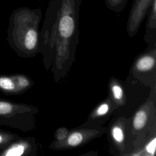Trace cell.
Instances as JSON below:
<instances>
[{"instance_id":"1","label":"cell","mask_w":156,"mask_h":156,"mask_svg":"<svg viewBox=\"0 0 156 156\" xmlns=\"http://www.w3.org/2000/svg\"><path fill=\"white\" fill-rule=\"evenodd\" d=\"M41 15L40 7H21L11 13L7 40L18 55L28 57L34 53L38 44V27Z\"/></svg>"},{"instance_id":"2","label":"cell","mask_w":156,"mask_h":156,"mask_svg":"<svg viewBox=\"0 0 156 156\" xmlns=\"http://www.w3.org/2000/svg\"><path fill=\"white\" fill-rule=\"evenodd\" d=\"M35 113L32 106L0 99V125L26 132L34 127Z\"/></svg>"},{"instance_id":"3","label":"cell","mask_w":156,"mask_h":156,"mask_svg":"<svg viewBox=\"0 0 156 156\" xmlns=\"http://www.w3.org/2000/svg\"><path fill=\"white\" fill-rule=\"evenodd\" d=\"M154 0H133L127 23L128 34H135L147 15Z\"/></svg>"},{"instance_id":"4","label":"cell","mask_w":156,"mask_h":156,"mask_svg":"<svg viewBox=\"0 0 156 156\" xmlns=\"http://www.w3.org/2000/svg\"><path fill=\"white\" fill-rule=\"evenodd\" d=\"M98 131L92 129H80L68 132L66 137L62 141H57L55 146L59 149L79 147L96 136Z\"/></svg>"},{"instance_id":"5","label":"cell","mask_w":156,"mask_h":156,"mask_svg":"<svg viewBox=\"0 0 156 156\" xmlns=\"http://www.w3.org/2000/svg\"><path fill=\"white\" fill-rule=\"evenodd\" d=\"M32 138L18 137L0 152V156H27L34 152Z\"/></svg>"},{"instance_id":"6","label":"cell","mask_w":156,"mask_h":156,"mask_svg":"<svg viewBox=\"0 0 156 156\" xmlns=\"http://www.w3.org/2000/svg\"><path fill=\"white\" fill-rule=\"evenodd\" d=\"M151 119V107L148 105L140 108L132 119V127L135 131L141 132L144 130Z\"/></svg>"},{"instance_id":"7","label":"cell","mask_w":156,"mask_h":156,"mask_svg":"<svg viewBox=\"0 0 156 156\" xmlns=\"http://www.w3.org/2000/svg\"><path fill=\"white\" fill-rule=\"evenodd\" d=\"M110 134L113 143L118 146L119 149H124L127 135L124 124L119 121L118 122H114L110 127Z\"/></svg>"},{"instance_id":"8","label":"cell","mask_w":156,"mask_h":156,"mask_svg":"<svg viewBox=\"0 0 156 156\" xmlns=\"http://www.w3.org/2000/svg\"><path fill=\"white\" fill-rule=\"evenodd\" d=\"M0 91L6 95L18 94L12 75H0Z\"/></svg>"},{"instance_id":"9","label":"cell","mask_w":156,"mask_h":156,"mask_svg":"<svg viewBox=\"0 0 156 156\" xmlns=\"http://www.w3.org/2000/svg\"><path fill=\"white\" fill-rule=\"evenodd\" d=\"M155 58L151 54H144L140 57L135 63V68L139 72H147L155 68Z\"/></svg>"},{"instance_id":"10","label":"cell","mask_w":156,"mask_h":156,"mask_svg":"<svg viewBox=\"0 0 156 156\" xmlns=\"http://www.w3.org/2000/svg\"><path fill=\"white\" fill-rule=\"evenodd\" d=\"M12 75L15 80L18 94L24 93L32 86V82L29 77L21 74H14Z\"/></svg>"},{"instance_id":"11","label":"cell","mask_w":156,"mask_h":156,"mask_svg":"<svg viewBox=\"0 0 156 156\" xmlns=\"http://www.w3.org/2000/svg\"><path fill=\"white\" fill-rule=\"evenodd\" d=\"M18 137L16 134L0 129V152Z\"/></svg>"},{"instance_id":"12","label":"cell","mask_w":156,"mask_h":156,"mask_svg":"<svg viewBox=\"0 0 156 156\" xmlns=\"http://www.w3.org/2000/svg\"><path fill=\"white\" fill-rule=\"evenodd\" d=\"M107 9L115 12L120 13L126 7L128 0H104Z\"/></svg>"},{"instance_id":"13","label":"cell","mask_w":156,"mask_h":156,"mask_svg":"<svg viewBox=\"0 0 156 156\" xmlns=\"http://www.w3.org/2000/svg\"><path fill=\"white\" fill-rule=\"evenodd\" d=\"M112 104L110 100H107L100 104L95 108L93 113V116L96 118H102L105 116L111 110Z\"/></svg>"},{"instance_id":"14","label":"cell","mask_w":156,"mask_h":156,"mask_svg":"<svg viewBox=\"0 0 156 156\" xmlns=\"http://www.w3.org/2000/svg\"><path fill=\"white\" fill-rule=\"evenodd\" d=\"M110 90L113 99L117 102L122 103L124 98V92L122 86L116 82L110 83Z\"/></svg>"},{"instance_id":"15","label":"cell","mask_w":156,"mask_h":156,"mask_svg":"<svg viewBox=\"0 0 156 156\" xmlns=\"http://www.w3.org/2000/svg\"><path fill=\"white\" fill-rule=\"evenodd\" d=\"M155 146H156V140L155 137L154 136L149 141L147 142L144 149L143 152H145V154L147 155L154 156L155 152Z\"/></svg>"},{"instance_id":"16","label":"cell","mask_w":156,"mask_h":156,"mask_svg":"<svg viewBox=\"0 0 156 156\" xmlns=\"http://www.w3.org/2000/svg\"><path fill=\"white\" fill-rule=\"evenodd\" d=\"M68 133V132L65 128H64V127L60 128L56 132L55 137H56L57 141H62L66 137Z\"/></svg>"}]
</instances>
